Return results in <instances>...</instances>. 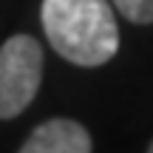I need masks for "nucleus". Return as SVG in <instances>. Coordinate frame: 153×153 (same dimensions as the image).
<instances>
[{
  "label": "nucleus",
  "mask_w": 153,
  "mask_h": 153,
  "mask_svg": "<svg viewBox=\"0 0 153 153\" xmlns=\"http://www.w3.org/2000/svg\"><path fill=\"white\" fill-rule=\"evenodd\" d=\"M148 153H153V145H150V150H148Z\"/></svg>",
  "instance_id": "obj_5"
},
{
  "label": "nucleus",
  "mask_w": 153,
  "mask_h": 153,
  "mask_svg": "<svg viewBox=\"0 0 153 153\" xmlns=\"http://www.w3.org/2000/svg\"><path fill=\"white\" fill-rule=\"evenodd\" d=\"M20 153H91V136L74 119H48L31 131Z\"/></svg>",
  "instance_id": "obj_3"
},
{
  "label": "nucleus",
  "mask_w": 153,
  "mask_h": 153,
  "mask_svg": "<svg viewBox=\"0 0 153 153\" xmlns=\"http://www.w3.org/2000/svg\"><path fill=\"white\" fill-rule=\"evenodd\" d=\"M114 6L128 17L131 23H153V0H114Z\"/></svg>",
  "instance_id": "obj_4"
},
{
  "label": "nucleus",
  "mask_w": 153,
  "mask_h": 153,
  "mask_svg": "<svg viewBox=\"0 0 153 153\" xmlns=\"http://www.w3.org/2000/svg\"><path fill=\"white\" fill-rule=\"evenodd\" d=\"M43 28L54 51L74 65H102L119 48L108 0H43Z\"/></svg>",
  "instance_id": "obj_1"
},
{
  "label": "nucleus",
  "mask_w": 153,
  "mask_h": 153,
  "mask_svg": "<svg viewBox=\"0 0 153 153\" xmlns=\"http://www.w3.org/2000/svg\"><path fill=\"white\" fill-rule=\"evenodd\" d=\"M43 48L28 34H14L0 45V119L23 114L40 91Z\"/></svg>",
  "instance_id": "obj_2"
}]
</instances>
